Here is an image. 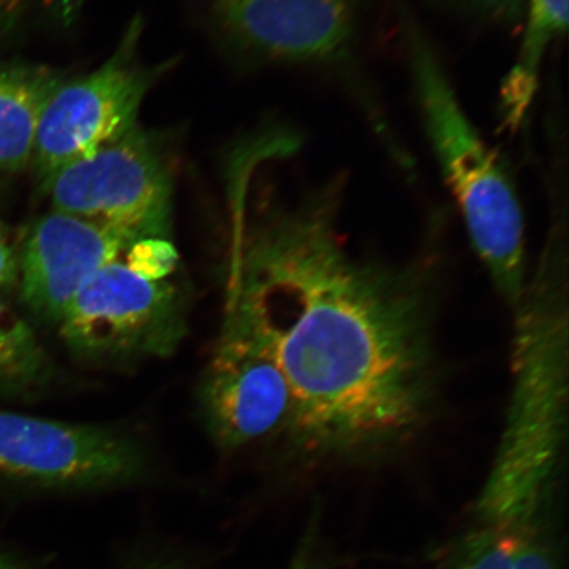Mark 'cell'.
<instances>
[{
    "mask_svg": "<svg viewBox=\"0 0 569 569\" xmlns=\"http://www.w3.org/2000/svg\"><path fill=\"white\" fill-rule=\"evenodd\" d=\"M0 569H44L36 565L33 560L24 558L10 549L0 546Z\"/></svg>",
    "mask_w": 569,
    "mask_h": 569,
    "instance_id": "obj_19",
    "label": "cell"
},
{
    "mask_svg": "<svg viewBox=\"0 0 569 569\" xmlns=\"http://www.w3.org/2000/svg\"><path fill=\"white\" fill-rule=\"evenodd\" d=\"M320 522H322V515H320L319 505H316L306 522L293 557L284 569H327L329 567L322 549V525Z\"/></svg>",
    "mask_w": 569,
    "mask_h": 569,
    "instance_id": "obj_15",
    "label": "cell"
},
{
    "mask_svg": "<svg viewBox=\"0 0 569 569\" xmlns=\"http://www.w3.org/2000/svg\"><path fill=\"white\" fill-rule=\"evenodd\" d=\"M42 193L53 210L133 241L163 239L172 213V178L158 146L139 128L57 172Z\"/></svg>",
    "mask_w": 569,
    "mask_h": 569,
    "instance_id": "obj_5",
    "label": "cell"
},
{
    "mask_svg": "<svg viewBox=\"0 0 569 569\" xmlns=\"http://www.w3.org/2000/svg\"><path fill=\"white\" fill-rule=\"evenodd\" d=\"M558 495L540 505L523 525L513 569H560Z\"/></svg>",
    "mask_w": 569,
    "mask_h": 569,
    "instance_id": "obj_14",
    "label": "cell"
},
{
    "mask_svg": "<svg viewBox=\"0 0 569 569\" xmlns=\"http://www.w3.org/2000/svg\"><path fill=\"white\" fill-rule=\"evenodd\" d=\"M476 10L497 18H515L521 13L523 0H460Z\"/></svg>",
    "mask_w": 569,
    "mask_h": 569,
    "instance_id": "obj_17",
    "label": "cell"
},
{
    "mask_svg": "<svg viewBox=\"0 0 569 569\" xmlns=\"http://www.w3.org/2000/svg\"><path fill=\"white\" fill-rule=\"evenodd\" d=\"M525 522H475L455 545L443 569H513Z\"/></svg>",
    "mask_w": 569,
    "mask_h": 569,
    "instance_id": "obj_13",
    "label": "cell"
},
{
    "mask_svg": "<svg viewBox=\"0 0 569 569\" xmlns=\"http://www.w3.org/2000/svg\"><path fill=\"white\" fill-rule=\"evenodd\" d=\"M199 402L212 439L224 450L284 432L291 416L290 389L280 368L229 320L202 377Z\"/></svg>",
    "mask_w": 569,
    "mask_h": 569,
    "instance_id": "obj_8",
    "label": "cell"
},
{
    "mask_svg": "<svg viewBox=\"0 0 569 569\" xmlns=\"http://www.w3.org/2000/svg\"><path fill=\"white\" fill-rule=\"evenodd\" d=\"M138 241L59 211L28 227L19 244L20 301L33 316L57 325L90 277Z\"/></svg>",
    "mask_w": 569,
    "mask_h": 569,
    "instance_id": "obj_9",
    "label": "cell"
},
{
    "mask_svg": "<svg viewBox=\"0 0 569 569\" xmlns=\"http://www.w3.org/2000/svg\"><path fill=\"white\" fill-rule=\"evenodd\" d=\"M18 277L19 246L9 227L0 222V293L18 289Z\"/></svg>",
    "mask_w": 569,
    "mask_h": 569,
    "instance_id": "obj_16",
    "label": "cell"
},
{
    "mask_svg": "<svg viewBox=\"0 0 569 569\" xmlns=\"http://www.w3.org/2000/svg\"><path fill=\"white\" fill-rule=\"evenodd\" d=\"M139 31L92 73L61 82L46 106L31 167L40 189L62 168L87 158L137 128L151 74L134 63Z\"/></svg>",
    "mask_w": 569,
    "mask_h": 569,
    "instance_id": "obj_6",
    "label": "cell"
},
{
    "mask_svg": "<svg viewBox=\"0 0 569 569\" xmlns=\"http://www.w3.org/2000/svg\"><path fill=\"white\" fill-rule=\"evenodd\" d=\"M61 82L46 67L0 61V174L31 167L42 112Z\"/></svg>",
    "mask_w": 569,
    "mask_h": 569,
    "instance_id": "obj_11",
    "label": "cell"
},
{
    "mask_svg": "<svg viewBox=\"0 0 569 569\" xmlns=\"http://www.w3.org/2000/svg\"><path fill=\"white\" fill-rule=\"evenodd\" d=\"M128 569H190L180 559L156 557L137 561Z\"/></svg>",
    "mask_w": 569,
    "mask_h": 569,
    "instance_id": "obj_20",
    "label": "cell"
},
{
    "mask_svg": "<svg viewBox=\"0 0 569 569\" xmlns=\"http://www.w3.org/2000/svg\"><path fill=\"white\" fill-rule=\"evenodd\" d=\"M146 455L123 432L0 410V476L42 488L88 490L134 481Z\"/></svg>",
    "mask_w": 569,
    "mask_h": 569,
    "instance_id": "obj_7",
    "label": "cell"
},
{
    "mask_svg": "<svg viewBox=\"0 0 569 569\" xmlns=\"http://www.w3.org/2000/svg\"><path fill=\"white\" fill-rule=\"evenodd\" d=\"M27 2L28 0H0V39L18 23Z\"/></svg>",
    "mask_w": 569,
    "mask_h": 569,
    "instance_id": "obj_18",
    "label": "cell"
},
{
    "mask_svg": "<svg viewBox=\"0 0 569 569\" xmlns=\"http://www.w3.org/2000/svg\"><path fill=\"white\" fill-rule=\"evenodd\" d=\"M49 376L51 362L32 327L0 297V393L32 395Z\"/></svg>",
    "mask_w": 569,
    "mask_h": 569,
    "instance_id": "obj_12",
    "label": "cell"
},
{
    "mask_svg": "<svg viewBox=\"0 0 569 569\" xmlns=\"http://www.w3.org/2000/svg\"><path fill=\"white\" fill-rule=\"evenodd\" d=\"M343 178L248 238L232 264L226 320L280 368L289 442L305 457L359 460L403 443L432 398L421 290L355 258L341 240Z\"/></svg>",
    "mask_w": 569,
    "mask_h": 569,
    "instance_id": "obj_1",
    "label": "cell"
},
{
    "mask_svg": "<svg viewBox=\"0 0 569 569\" xmlns=\"http://www.w3.org/2000/svg\"><path fill=\"white\" fill-rule=\"evenodd\" d=\"M56 326L71 355L90 365L167 358L187 332L177 284L119 259L83 283Z\"/></svg>",
    "mask_w": 569,
    "mask_h": 569,
    "instance_id": "obj_4",
    "label": "cell"
},
{
    "mask_svg": "<svg viewBox=\"0 0 569 569\" xmlns=\"http://www.w3.org/2000/svg\"><path fill=\"white\" fill-rule=\"evenodd\" d=\"M408 40L427 138L476 253L498 293L515 308L528 282L525 220L515 183L466 116L429 41L412 27Z\"/></svg>",
    "mask_w": 569,
    "mask_h": 569,
    "instance_id": "obj_3",
    "label": "cell"
},
{
    "mask_svg": "<svg viewBox=\"0 0 569 569\" xmlns=\"http://www.w3.org/2000/svg\"><path fill=\"white\" fill-rule=\"evenodd\" d=\"M360 0H211L224 32L267 59L325 63L343 59Z\"/></svg>",
    "mask_w": 569,
    "mask_h": 569,
    "instance_id": "obj_10",
    "label": "cell"
},
{
    "mask_svg": "<svg viewBox=\"0 0 569 569\" xmlns=\"http://www.w3.org/2000/svg\"><path fill=\"white\" fill-rule=\"evenodd\" d=\"M549 249L515 306L511 391L503 430L473 507L475 522L517 525L558 493L568 419V306Z\"/></svg>",
    "mask_w": 569,
    "mask_h": 569,
    "instance_id": "obj_2",
    "label": "cell"
}]
</instances>
